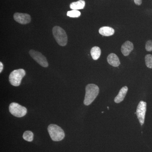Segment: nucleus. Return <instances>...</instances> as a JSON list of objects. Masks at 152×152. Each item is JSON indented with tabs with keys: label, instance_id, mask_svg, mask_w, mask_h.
<instances>
[{
	"label": "nucleus",
	"instance_id": "obj_21",
	"mask_svg": "<svg viewBox=\"0 0 152 152\" xmlns=\"http://www.w3.org/2000/svg\"><path fill=\"white\" fill-rule=\"evenodd\" d=\"M107 109H108V110H109V107H107Z\"/></svg>",
	"mask_w": 152,
	"mask_h": 152
},
{
	"label": "nucleus",
	"instance_id": "obj_2",
	"mask_svg": "<svg viewBox=\"0 0 152 152\" xmlns=\"http://www.w3.org/2000/svg\"><path fill=\"white\" fill-rule=\"evenodd\" d=\"M48 131L51 138L54 141H60L64 138L65 133L64 130L56 125H49Z\"/></svg>",
	"mask_w": 152,
	"mask_h": 152
},
{
	"label": "nucleus",
	"instance_id": "obj_11",
	"mask_svg": "<svg viewBox=\"0 0 152 152\" xmlns=\"http://www.w3.org/2000/svg\"><path fill=\"white\" fill-rule=\"evenodd\" d=\"M128 91V88L127 86L123 87L120 90L118 95L115 98V101L116 103H119L124 100L125 97V96L126 95Z\"/></svg>",
	"mask_w": 152,
	"mask_h": 152
},
{
	"label": "nucleus",
	"instance_id": "obj_13",
	"mask_svg": "<svg viewBox=\"0 0 152 152\" xmlns=\"http://www.w3.org/2000/svg\"><path fill=\"white\" fill-rule=\"evenodd\" d=\"M86 2L84 0H79L77 1L71 3L70 7L72 10H82L84 8Z\"/></svg>",
	"mask_w": 152,
	"mask_h": 152
},
{
	"label": "nucleus",
	"instance_id": "obj_19",
	"mask_svg": "<svg viewBox=\"0 0 152 152\" xmlns=\"http://www.w3.org/2000/svg\"><path fill=\"white\" fill-rule=\"evenodd\" d=\"M134 1L137 5H140L142 4V0H134Z\"/></svg>",
	"mask_w": 152,
	"mask_h": 152
},
{
	"label": "nucleus",
	"instance_id": "obj_18",
	"mask_svg": "<svg viewBox=\"0 0 152 152\" xmlns=\"http://www.w3.org/2000/svg\"><path fill=\"white\" fill-rule=\"evenodd\" d=\"M146 50L148 52L152 51V41H147L145 45Z\"/></svg>",
	"mask_w": 152,
	"mask_h": 152
},
{
	"label": "nucleus",
	"instance_id": "obj_10",
	"mask_svg": "<svg viewBox=\"0 0 152 152\" xmlns=\"http://www.w3.org/2000/svg\"><path fill=\"white\" fill-rule=\"evenodd\" d=\"M108 63L110 65L114 67H118L120 65V60L116 55L114 53H111L108 56L107 58Z\"/></svg>",
	"mask_w": 152,
	"mask_h": 152
},
{
	"label": "nucleus",
	"instance_id": "obj_14",
	"mask_svg": "<svg viewBox=\"0 0 152 152\" xmlns=\"http://www.w3.org/2000/svg\"><path fill=\"white\" fill-rule=\"evenodd\" d=\"M91 54L93 59L97 60L99 58L101 54V50L99 47H94L91 50Z\"/></svg>",
	"mask_w": 152,
	"mask_h": 152
},
{
	"label": "nucleus",
	"instance_id": "obj_17",
	"mask_svg": "<svg viewBox=\"0 0 152 152\" xmlns=\"http://www.w3.org/2000/svg\"><path fill=\"white\" fill-rule=\"evenodd\" d=\"M146 65L148 68L152 69V55H147L145 57Z\"/></svg>",
	"mask_w": 152,
	"mask_h": 152
},
{
	"label": "nucleus",
	"instance_id": "obj_4",
	"mask_svg": "<svg viewBox=\"0 0 152 152\" xmlns=\"http://www.w3.org/2000/svg\"><path fill=\"white\" fill-rule=\"evenodd\" d=\"M26 72L23 69H18L12 72L9 76V81L14 86L20 85L23 77L26 75Z\"/></svg>",
	"mask_w": 152,
	"mask_h": 152
},
{
	"label": "nucleus",
	"instance_id": "obj_6",
	"mask_svg": "<svg viewBox=\"0 0 152 152\" xmlns=\"http://www.w3.org/2000/svg\"><path fill=\"white\" fill-rule=\"evenodd\" d=\"M29 53L33 59L34 60L40 65L44 67L48 66V63L47 61L46 58L42 54L33 50H31Z\"/></svg>",
	"mask_w": 152,
	"mask_h": 152
},
{
	"label": "nucleus",
	"instance_id": "obj_16",
	"mask_svg": "<svg viewBox=\"0 0 152 152\" xmlns=\"http://www.w3.org/2000/svg\"><path fill=\"white\" fill-rule=\"evenodd\" d=\"M80 15V12L77 10H72V11H68L67 13V15L70 18H78Z\"/></svg>",
	"mask_w": 152,
	"mask_h": 152
},
{
	"label": "nucleus",
	"instance_id": "obj_20",
	"mask_svg": "<svg viewBox=\"0 0 152 152\" xmlns=\"http://www.w3.org/2000/svg\"><path fill=\"white\" fill-rule=\"evenodd\" d=\"M3 65L2 63L1 62H0V73H1V72H2L3 69Z\"/></svg>",
	"mask_w": 152,
	"mask_h": 152
},
{
	"label": "nucleus",
	"instance_id": "obj_5",
	"mask_svg": "<svg viewBox=\"0 0 152 152\" xmlns=\"http://www.w3.org/2000/svg\"><path fill=\"white\" fill-rule=\"evenodd\" d=\"M9 110L12 115L18 118L24 116L27 113V109L15 102L12 103L9 106Z\"/></svg>",
	"mask_w": 152,
	"mask_h": 152
},
{
	"label": "nucleus",
	"instance_id": "obj_9",
	"mask_svg": "<svg viewBox=\"0 0 152 152\" xmlns=\"http://www.w3.org/2000/svg\"><path fill=\"white\" fill-rule=\"evenodd\" d=\"M134 45L132 42L127 41L123 44L121 48L122 53L125 56H129L134 49Z\"/></svg>",
	"mask_w": 152,
	"mask_h": 152
},
{
	"label": "nucleus",
	"instance_id": "obj_15",
	"mask_svg": "<svg viewBox=\"0 0 152 152\" xmlns=\"http://www.w3.org/2000/svg\"><path fill=\"white\" fill-rule=\"evenodd\" d=\"M23 138L28 142H32L34 139V134L32 132L29 131H27L24 133L23 134Z\"/></svg>",
	"mask_w": 152,
	"mask_h": 152
},
{
	"label": "nucleus",
	"instance_id": "obj_3",
	"mask_svg": "<svg viewBox=\"0 0 152 152\" xmlns=\"http://www.w3.org/2000/svg\"><path fill=\"white\" fill-rule=\"evenodd\" d=\"M53 34L57 42L61 46L67 45L68 37L65 31L59 26H55L53 28Z\"/></svg>",
	"mask_w": 152,
	"mask_h": 152
},
{
	"label": "nucleus",
	"instance_id": "obj_8",
	"mask_svg": "<svg viewBox=\"0 0 152 152\" xmlns=\"http://www.w3.org/2000/svg\"><path fill=\"white\" fill-rule=\"evenodd\" d=\"M14 20L19 23L27 24L31 21V17L28 14L15 13L14 15Z\"/></svg>",
	"mask_w": 152,
	"mask_h": 152
},
{
	"label": "nucleus",
	"instance_id": "obj_7",
	"mask_svg": "<svg viewBox=\"0 0 152 152\" xmlns=\"http://www.w3.org/2000/svg\"><path fill=\"white\" fill-rule=\"evenodd\" d=\"M147 110V103L144 101H141L140 102L137 107V117L138 119L140 124L142 126L145 123V116Z\"/></svg>",
	"mask_w": 152,
	"mask_h": 152
},
{
	"label": "nucleus",
	"instance_id": "obj_1",
	"mask_svg": "<svg viewBox=\"0 0 152 152\" xmlns=\"http://www.w3.org/2000/svg\"><path fill=\"white\" fill-rule=\"evenodd\" d=\"M99 92V87L94 84L87 85L86 88V95L84 104L85 105L88 106L94 101Z\"/></svg>",
	"mask_w": 152,
	"mask_h": 152
},
{
	"label": "nucleus",
	"instance_id": "obj_12",
	"mask_svg": "<svg viewBox=\"0 0 152 152\" xmlns=\"http://www.w3.org/2000/svg\"><path fill=\"white\" fill-rule=\"evenodd\" d=\"M99 33L105 37H109L113 35L115 33V30L110 27H102L99 30Z\"/></svg>",
	"mask_w": 152,
	"mask_h": 152
}]
</instances>
